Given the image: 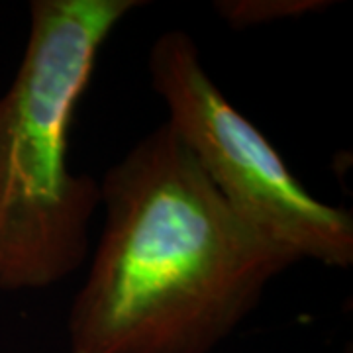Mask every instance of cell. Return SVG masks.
<instances>
[{
  "mask_svg": "<svg viewBox=\"0 0 353 353\" xmlns=\"http://www.w3.org/2000/svg\"><path fill=\"white\" fill-rule=\"evenodd\" d=\"M139 0H34L30 34L0 94V289L39 290L88 255L101 187L69 169V132L97 59Z\"/></svg>",
  "mask_w": 353,
  "mask_h": 353,
  "instance_id": "2",
  "label": "cell"
},
{
  "mask_svg": "<svg viewBox=\"0 0 353 353\" xmlns=\"http://www.w3.org/2000/svg\"><path fill=\"white\" fill-rule=\"evenodd\" d=\"M104 226L71 353H210L299 259L250 226L163 122L99 183Z\"/></svg>",
  "mask_w": 353,
  "mask_h": 353,
  "instance_id": "1",
  "label": "cell"
},
{
  "mask_svg": "<svg viewBox=\"0 0 353 353\" xmlns=\"http://www.w3.org/2000/svg\"><path fill=\"white\" fill-rule=\"evenodd\" d=\"M324 6L326 2H301V0H277V2H220L218 10L226 18L230 24L234 26H252L277 20V18H287V16H296L303 12H312L316 6Z\"/></svg>",
  "mask_w": 353,
  "mask_h": 353,
  "instance_id": "4",
  "label": "cell"
},
{
  "mask_svg": "<svg viewBox=\"0 0 353 353\" xmlns=\"http://www.w3.org/2000/svg\"><path fill=\"white\" fill-rule=\"evenodd\" d=\"M153 90L176 132L224 201L267 240L326 267L353 263V216L308 192L273 143L228 101L183 30L150 51Z\"/></svg>",
  "mask_w": 353,
  "mask_h": 353,
  "instance_id": "3",
  "label": "cell"
}]
</instances>
